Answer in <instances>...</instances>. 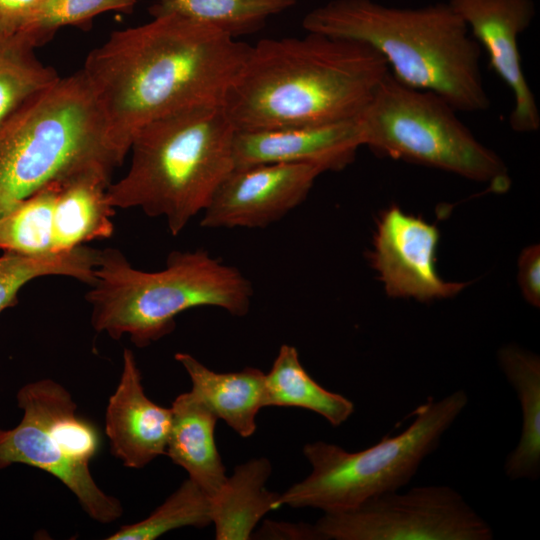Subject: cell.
<instances>
[{"label":"cell","mask_w":540,"mask_h":540,"mask_svg":"<svg viewBox=\"0 0 540 540\" xmlns=\"http://www.w3.org/2000/svg\"><path fill=\"white\" fill-rule=\"evenodd\" d=\"M250 45L175 13L113 32L81 69L123 155L134 133L173 112L223 102Z\"/></svg>","instance_id":"6da1fadb"},{"label":"cell","mask_w":540,"mask_h":540,"mask_svg":"<svg viewBox=\"0 0 540 540\" xmlns=\"http://www.w3.org/2000/svg\"><path fill=\"white\" fill-rule=\"evenodd\" d=\"M389 72L370 46L307 32L251 46L224 108L236 131L356 119Z\"/></svg>","instance_id":"7a4b0ae2"},{"label":"cell","mask_w":540,"mask_h":540,"mask_svg":"<svg viewBox=\"0 0 540 540\" xmlns=\"http://www.w3.org/2000/svg\"><path fill=\"white\" fill-rule=\"evenodd\" d=\"M302 25L307 32L370 46L396 80L439 95L457 111L490 107L481 47L448 2L400 8L374 0H331L309 11Z\"/></svg>","instance_id":"3957f363"},{"label":"cell","mask_w":540,"mask_h":540,"mask_svg":"<svg viewBox=\"0 0 540 540\" xmlns=\"http://www.w3.org/2000/svg\"><path fill=\"white\" fill-rule=\"evenodd\" d=\"M235 133L223 102L188 107L142 126L132 136L126 174L108 186V202L162 217L177 236L235 167Z\"/></svg>","instance_id":"277c9868"},{"label":"cell","mask_w":540,"mask_h":540,"mask_svg":"<svg viewBox=\"0 0 540 540\" xmlns=\"http://www.w3.org/2000/svg\"><path fill=\"white\" fill-rule=\"evenodd\" d=\"M95 281L86 294L91 324L118 340L128 335L145 347L170 334L176 317L197 307H216L234 316L248 313L250 281L206 250L174 251L158 271L135 268L116 248L100 250Z\"/></svg>","instance_id":"5b68a950"},{"label":"cell","mask_w":540,"mask_h":540,"mask_svg":"<svg viewBox=\"0 0 540 540\" xmlns=\"http://www.w3.org/2000/svg\"><path fill=\"white\" fill-rule=\"evenodd\" d=\"M124 158L83 71L60 77L0 131V216L54 181L112 172Z\"/></svg>","instance_id":"8992f818"},{"label":"cell","mask_w":540,"mask_h":540,"mask_svg":"<svg viewBox=\"0 0 540 540\" xmlns=\"http://www.w3.org/2000/svg\"><path fill=\"white\" fill-rule=\"evenodd\" d=\"M468 404L464 390L430 397L414 411L412 423L394 436L358 452L324 441L303 447L312 470L280 494L281 505L323 512L347 509L407 485L440 444Z\"/></svg>","instance_id":"52a82bcc"},{"label":"cell","mask_w":540,"mask_h":540,"mask_svg":"<svg viewBox=\"0 0 540 540\" xmlns=\"http://www.w3.org/2000/svg\"><path fill=\"white\" fill-rule=\"evenodd\" d=\"M357 122L362 146L378 154L486 183L496 192L509 187L504 162L473 135L452 105L431 91L402 84L390 72Z\"/></svg>","instance_id":"ba28073f"},{"label":"cell","mask_w":540,"mask_h":540,"mask_svg":"<svg viewBox=\"0 0 540 540\" xmlns=\"http://www.w3.org/2000/svg\"><path fill=\"white\" fill-rule=\"evenodd\" d=\"M16 398L23 416L15 427L0 428V470L14 464L39 468L60 480L93 520L107 524L120 518V501L102 491L90 473L98 431L77 415L71 394L54 380L41 379L23 385Z\"/></svg>","instance_id":"9c48e42d"},{"label":"cell","mask_w":540,"mask_h":540,"mask_svg":"<svg viewBox=\"0 0 540 540\" xmlns=\"http://www.w3.org/2000/svg\"><path fill=\"white\" fill-rule=\"evenodd\" d=\"M321 539L491 540L489 523L447 485L380 494L357 506L324 512L314 524Z\"/></svg>","instance_id":"30bf717a"},{"label":"cell","mask_w":540,"mask_h":540,"mask_svg":"<svg viewBox=\"0 0 540 540\" xmlns=\"http://www.w3.org/2000/svg\"><path fill=\"white\" fill-rule=\"evenodd\" d=\"M324 171L308 163L235 166L201 213L204 228H264L279 221L308 196Z\"/></svg>","instance_id":"8fae6325"},{"label":"cell","mask_w":540,"mask_h":540,"mask_svg":"<svg viewBox=\"0 0 540 540\" xmlns=\"http://www.w3.org/2000/svg\"><path fill=\"white\" fill-rule=\"evenodd\" d=\"M471 36L488 54L490 65L510 89L514 105L509 124L517 133L540 128V112L525 77L519 36L529 28L536 8L533 0H449Z\"/></svg>","instance_id":"7c38bea8"},{"label":"cell","mask_w":540,"mask_h":540,"mask_svg":"<svg viewBox=\"0 0 540 540\" xmlns=\"http://www.w3.org/2000/svg\"><path fill=\"white\" fill-rule=\"evenodd\" d=\"M438 229L398 207L381 215L371 262L391 297L431 301L456 295L464 283L445 281L436 269Z\"/></svg>","instance_id":"4fadbf2b"},{"label":"cell","mask_w":540,"mask_h":540,"mask_svg":"<svg viewBox=\"0 0 540 540\" xmlns=\"http://www.w3.org/2000/svg\"><path fill=\"white\" fill-rule=\"evenodd\" d=\"M362 146L356 119L309 126L236 131L235 166L259 163H308L324 172L349 165Z\"/></svg>","instance_id":"5bb4252c"},{"label":"cell","mask_w":540,"mask_h":540,"mask_svg":"<svg viewBox=\"0 0 540 540\" xmlns=\"http://www.w3.org/2000/svg\"><path fill=\"white\" fill-rule=\"evenodd\" d=\"M171 426V408L146 396L135 356L126 348L120 381L106 408L105 432L112 454L125 467L143 468L166 454Z\"/></svg>","instance_id":"9a60e30c"},{"label":"cell","mask_w":540,"mask_h":540,"mask_svg":"<svg viewBox=\"0 0 540 540\" xmlns=\"http://www.w3.org/2000/svg\"><path fill=\"white\" fill-rule=\"evenodd\" d=\"M111 174L105 169H89L58 181L54 207L57 253L112 236L115 208L107 198Z\"/></svg>","instance_id":"2e32d148"},{"label":"cell","mask_w":540,"mask_h":540,"mask_svg":"<svg viewBox=\"0 0 540 540\" xmlns=\"http://www.w3.org/2000/svg\"><path fill=\"white\" fill-rule=\"evenodd\" d=\"M171 410L166 455L211 499L227 479L215 442L218 418L192 391L177 396Z\"/></svg>","instance_id":"e0dca14e"},{"label":"cell","mask_w":540,"mask_h":540,"mask_svg":"<svg viewBox=\"0 0 540 540\" xmlns=\"http://www.w3.org/2000/svg\"><path fill=\"white\" fill-rule=\"evenodd\" d=\"M192 382L191 391L241 437L256 431V416L266 407L265 373L253 367L218 373L188 353L175 354Z\"/></svg>","instance_id":"ac0fdd59"},{"label":"cell","mask_w":540,"mask_h":540,"mask_svg":"<svg viewBox=\"0 0 540 540\" xmlns=\"http://www.w3.org/2000/svg\"><path fill=\"white\" fill-rule=\"evenodd\" d=\"M271 463L253 458L235 467L218 493L211 498V518L217 540H248L259 521L279 508L280 494L269 491L266 482Z\"/></svg>","instance_id":"d6986e66"},{"label":"cell","mask_w":540,"mask_h":540,"mask_svg":"<svg viewBox=\"0 0 540 540\" xmlns=\"http://www.w3.org/2000/svg\"><path fill=\"white\" fill-rule=\"evenodd\" d=\"M498 361L522 412L520 438L506 457L504 472L510 480L535 481L540 475V359L510 344L499 350Z\"/></svg>","instance_id":"ffe728a7"},{"label":"cell","mask_w":540,"mask_h":540,"mask_svg":"<svg viewBox=\"0 0 540 540\" xmlns=\"http://www.w3.org/2000/svg\"><path fill=\"white\" fill-rule=\"evenodd\" d=\"M266 407H297L313 411L330 425L344 424L354 413V404L341 394L317 383L299 360L296 347L284 344L265 374Z\"/></svg>","instance_id":"44dd1931"},{"label":"cell","mask_w":540,"mask_h":540,"mask_svg":"<svg viewBox=\"0 0 540 540\" xmlns=\"http://www.w3.org/2000/svg\"><path fill=\"white\" fill-rule=\"evenodd\" d=\"M25 34L0 40V131L60 78L36 56Z\"/></svg>","instance_id":"7402d4cb"},{"label":"cell","mask_w":540,"mask_h":540,"mask_svg":"<svg viewBox=\"0 0 540 540\" xmlns=\"http://www.w3.org/2000/svg\"><path fill=\"white\" fill-rule=\"evenodd\" d=\"M152 15L175 13L208 25L233 38L260 29L267 19L288 10L297 0H154Z\"/></svg>","instance_id":"603a6c76"},{"label":"cell","mask_w":540,"mask_h":540,"mask_svg":"<svg viewBox=\"0 0 540 540\" xmlns=\"http://www.w3.org/2000/svg\"><path fill=\"white\" fill-rule=\"evenodd\" d=\"M54 181L14 204L0 216V250L27 256L62 254L55 249Z\"/></svg>","instance_id":"cb8c5ba5"},{"label":"cell","mask_w":540,"mask_h":540,"mask_svg":"<svg viewBox=\"0 0 540 540\" xmlns=\"http://www.w3.org/2000/svg\"><path fill=\"white\" fill-rule=\"evenodd\" d=\"M100 250L86 246L47 256L3 252L0 256V313L14 306L25 284L43 276H66L88 285L95 281Z\"/></svg>","instance_id":"d4e9b609"},{"label":"cell","mask_w":540,"mask_h":540,"mask_svg":"<svg viewBox=\"0 0 540 540\" xmlns=\"http://www.w3.org/2000/svg\"><path fill=\"white\" fill-rule=\"evenodd\" d=\"M211 523L210 497L188 478L147 518L120 527L106 539L153 540L174 529L204 528Z\"/></svg>","instance_id":"484cf974"},{"label":"cell","mask_w":540,"mask_h":540,"mask_svg":"<svg viewBox=\"0 0 540 540\" xmlns=\"http://www.w3.org/2000/svg\"><path fill=\"white\" fill-rule=\"evenodd\" d=\"M137 0H41L29 27L22 34L38 46L68 25H83L99 14L131 11Z\"/></svg>","instance_id":"4316f807"},{"label":"cell","mask_w":540,"mask_h":540,"mask_svg":"<svg viewBox=\"0 0 540 540\" xmlns=\"http://www.w3.org/2000/svg\"><path fill=\"white\" fill-rule=\"evenodd\" d=\"M41 0H0V40L24 32Z\"/></svg>","instance_id":"83f0119b"},{"label":"cell","mask_w":540,"mask_h":540,"mask_svg":"<svg viewBox=\"0 0 540 540\" xmlns=\"http://www.w3.org/2000/svg\"><path fill=\"white\" fill-rule=\"evenodd\" d=\"M518 282L525 300L539 307L540 304V247H526L518 261Z\"/></svg>","instance_id":"f1b7e54d"},{"label":"cell","mask_w":540,"mask_h":540,"mask_svg":"<svg viewBox=\"0 0 540 540\" xmlns=\"http://www.w3.org/2000/svg\"><path fill=\"white\" fill-rule=\"evenodd\" d=\"M257 538L263 539H299L317 540L321 536L315 525L306 523H288L277 521H265L258 531Z\"/></svg>","instance_id":"f546056e"}]
</instances>
